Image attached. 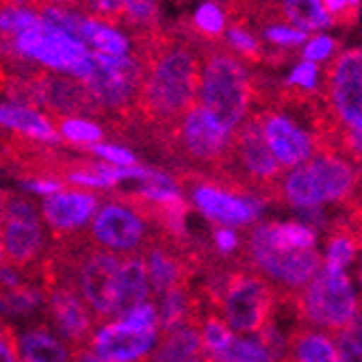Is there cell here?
<instances>
[{
	"instance_id": "cell-40",
	"label": "cell",
	"mask_w": 362,
	"mask_h": 362,
	"mask_svg": "<svg viewBox=\"0 0 362 362\" xmlns=\"http://www.w3.org/2000/svg\"><path fill=\"white\" fill-rule=\"evenodd\" d=\"M72 362H105V360L98 358L89 347H83V349H74L72 351Z\"/></svg>"
},
{
	"instance_id": "cell-28",
	"label": "cell",
	"mask_w": 362,
	"mask_h": 362,
	"mask_svg": "<svg viewBox=\"0 0 362 362\" xmlns=\"http://www.w3.org/2000/svg\"><path fill=\"white\" fill-rule=\"evenodd\" d=\"M59 139H65L76 146H93L103 144L105 128L85 117H50Z\"/></svg>"
},
{
	"instance_id": "cell-3",
	"label": "cell",
	"mask_w": 362,
	"mask_h": 362,
	"mask_svg": "<svg viewBox=\"0 0 362 362\" xmlns=\"http://www.w3.org/2000/svg\"><path fill=\"white\" fill-rule=\"evenodd\" d=\"M202 81L197 105L204 107L230 135L252 113L256 103L254 78L245 63L230 52L221 42H200Z\"/></svg>"
},
{
	"instance_id": "cell-47",
	"label": "cell",
	"mask_w": 362,
	"mask_h": 362,
	"mask_svg": "<svg viewBox=\"0 0 362 362\" xmlns=\"http://www.w3.org/2000/svg\"><path fill=\"white\" fill-rule=\"evenodd\" d=\"M204 362H217V360H213V358H206V356H204Z\"/></svg>"
},
{
	"instance_id": "cell-21",
	"label": "cell",
	"mask_w": 362,
	"mask_h": 362,
	"mask_svg": "<svg viewBox=\"0 0 362 362\" xmlns=\"http://www.w3.org/2000/svg\"><path fill=\"white\" fill-rule=\"evenodd\" d=\"M20 362H72V349L50 327L33 325L18 337Z\"/></svg>"
},
{
	"instance_id": "cell-30",
	"label": "cell",
	"mask_w": 362,
	"mask_h": 362,
	"mask_svg": "<svg viewBox=\"0 0 362 362\" xmlns=\"http://www.w3.org/2000/svg\"><path fill=\"white\" fill-rule=\"evenodd\" d=\"M200 337H202L204 356H217L226 351L228 345L235 339L233 330L226 325V321L213 310L200 317Z\"/></svg>"
},
{
	"instance_id": "cell-9",
	"label": "cell",
	"mask_w": 362,
	"mask_h": 362,
	"mask_svg": "<svg viewBox=\"0 0 362 362\" xmlns=\"http://www.w3.org/2000/svg\"><path fill=\"white\" fill-rule=\"evenodd\" d=\"M156 235L158 230L133 197L100 204L85 230L91 245L117 256L141 254Z\"/></svg>"
},
{
	"instance_id": "cell-23",
	"label": "cell",
	"mask_w": 362,
	"mask_h": 362,
	"mask_svg": "<svg viewBox=\"0 0 362 362\" xmlns=\"http://www.w3.org/2000/svg\"><path fill=\"white\" fill-rule=\"evenodd\" d=\"M286 356L293 362H341L332 337L302 323L288 334Z\"/></svg>"
},
{
	"instance_id": "cell-13",
	"label": "cell",
	"mask_w": 362,
	"mask_h": 362,
	"mask_svg": "<svg viewBox=\"0 0 362 362\" xmlns=\"http://www.w3.org/2000/svg\"><path fill=\"white\" fill-rule=\"evenodd\" d=\"M252 111L258 117L262 137L284 172L302 165L317 152L315 137L286 111L274 107H254Z\"/></svg>"
},
{
	"instance_id": "cell-41",
	"label": "cell",
	"mask_w": 362,
	"mask_h": 362,
	"mask_svg": "<svg viewBox=\"0 0 362 362\" xmlns=\"http://www.w3.org/2000/svg\"><path fill=\"white\" fill-rule=\"evenodd\" d=\"M354 278H356V284H358V295H356V300H358V313H362V252L358 254V262H356V272H354Z\"/></svg>"
},
{
	"instance_id": "cell-32",
	"label": "cell",
	"mask_w": 362,
	"mask_h": 362,
	"mask_svg": "<svg viewBox=\"0 0 362 362\" xmlns=\"http://www.w3.org/2000/svg\"><path fill=\"white\" fill-rule=\"evenodd\" d=\"M76 11H81L85 18L105 22V24L117 28V26H122L124 0H83Z\"/></svg>"
},
{
	"instance_id": "cell-33",
	"label": "cell",
	"mask_w": 362,
	"mask_h": 362,
	"mask_svg": "<svg viewBox=\"0 0 362 362\" xmlns=\"http://www.w3.org/2000/svg\"><path fill=\"white\" fill-rule=\"evenodd\" d=\"M321 7L330 20V26H354L360 18L362 0H321Z\"/></svg>"
},
{
	"instance_id": "cell-43",
	"label": "cell",
	"mask_w": 362,
	"mask_h": 362,
	"mask_svg": "<svg viewBox=\"0 0 362 362\" xmlns=\"http://www.w3.org/2000/svg\"><path fill=\"white\" fill-rule=\"evenodd\" d=\"M9 197H11V193H7V191H0V226H3V221H5V215H7Z\"/></svg>"
},
{
	"instance_id": "cell-25",
	"label": "cell",
	"mask_w": 362,
	"mask_h": 362,
	"mask_svg": "<svg viewBox=\"0 0 362 362\" xmlns=\"http://www.w3.org/2000/svg\"><path fill=\"white\" fill-rule=\"evenodd\" d=\"M267 239L280 250H315L317 235L315 230L300 221H267L262 223Z\"/></svg>"
},
{
	"instance_id": "cell-20",
	"label": "cell",
	"mask_w": 362,
	"mask_h": 362,
	"mask_svg": "<svg viewBox=\"0 0 362 362\" xmlns=\"http://www.w3.org/2000/svg\"><path fill=\"white\" fill-rule=\"evenodd\" d=\"M156 327L158 334L172 332L176 327L185 323L200 321L202 313L197 308V302L193 298V293L187 286H176L163 295H156Z\"/></svg>"
},
{
	"instance_id": "cell-31",
	"label": "cell",
	"mask_w": 362,
	"mask_h": 362,
	"mask_svg": "<svg viewBox=\"0 0 362 362\" xmlns=\"http://www.w3.org/2000/svg\"><path fill=\"white\" fill-rule=\"evenodd\" d=\"M341 362H362V313H356L354 321L332 337Z\"/></svg>"
},
{
	"instance_id": "cell-38",
	"label": "cell",
	"mask_w": 362,
	"mask_h": 362,
	"mask_svg": "<svg viewBox=\"0 0 362 362\" xmlns=\"http://www.w3.org/2000/svg\"><path fill=\"white\" fill-rule=\"evenodd\" d=\"M213 247L219 256L230 258V254L239 252L241 239L233 228H215L213 230Z\"/></svg>"
},
{
	"instance_id": "cell-12",
	"label": "cell",
	"mask_w": 362,
	"mask_h": 362,
	"mask_svg": "<svg viewBox=\"0 0 362 362\" xmlns=\"http://www.w3.org/2000/svg\"><path fill=\"white\" fill-rule=\"evenodd\" d=\"M191 202L215 228H252L260 215L262 202L250 195H241L221 185L200 178L191 182Z\"/></svg>"
},
{
	"instance_id": "cell-29",
	"label": "cell",
	"mask_w": 362,
	"mask_h": 362,
	"mask_svg": "<svg viewBox=\"0 0 362 362\" xmlns=\"http://www.w3.org/2000/svg\"><path fill=\"white\" fill-rule=\"evenodd\" d=\"M213 358L217 362H280L265 345L260 343V339L256 334L252 337H237L233 339V343L228 345L226 351L217 354V356H206Z\"/></svg>"
},
{
	"instance_id": "cell-36",
	"label": "cell",
	"mask_w": 362,
	"mask_h": 362,
	"mask_svg": "<svg viewBox=\"0 0 362 362\" xmlns=\"http://www.w3.org/2000/svg\"><path fill=\"white\" fill-rule=\"evenodd\" d=\"M117 321H122L124 325L133 327V330H139V332H154V330H158V327H156V308H154V302H146V304L135 306L133 310H128Z\"/></svg>"
},
{
	"instance_id": "cell-4",
	"label": "cell",
	"mask_w": 362,
	"mask_h": 362,
	"mask_svg": "<svg viewBox=\"0 0 362 362\" xmlns=\"http://www.w3.org/2000/svg\"><path fill=\"white\" fill-rule=\"evenodd\" d=\"M360 180L356 163L339 152L317 150L306 163L288 170L278 187L276 202L315 211L323 204L349 206Z\"/></svg>"
},
{
	"instance_id": "cell-7",
	"label": "cell",
	"mask_w": 362,
	"mask_h": 362,
	"mask_svg": "<svg viewBox=\"0 0 362 362\" xmlns=\"http://www.w3.org/2000/svg\"><path fill=\"white\" fill-rule=\"evenodd\" d=\"M158 144L193 170L204 172L209 180L226 172L233 154V135L200 105H193L168 135L158 137Z\"/></svg>"
},
{
	"instance_id": "cell-8",
	"label": "cell",
	"mask_w": 362,
	"mask_h": 362,
	"mask_svg": "<svg viewBox=\"0 0 362 362\" xmlns=\"http://www.w3.org/2000/svg\"><path fill=\"white\" fill-rule=\"evenodd\" d=\"M291 306L298 310L302 325L330 337L347 327L358 313V300L347 272H337L327 265H321Z\"/></svg>"
},
{
	"instance_id": "cell-1",
	"label": "cell",
	"mask_w": 362,
	"mask_h": 362,
	"mask_svg": "<svg viewBox=\"0 0 362 362\" xmlns=\"http://www.w3.org/2000/svg\"><path fill=\"white\" fill-rule=\"evenodd\" d=\"M133 57L141 65V81L133 109V126L158 139L197 105L202 81L200 42L182 28H158L130 35Z\"/></svg>"
},
{
	"instance_id": "cell-5",
	"label": "cell",
	"mask_w": 362,
	"mask_h": 362,
	"mask_svg": "<svg viewBox=\"0 0 362 362\" xmlns=\"http://www.w3.org/2000/svg\"><path fill=\"white\" fill-rule=\"evenodd\" d=\"M319 95L323 113L315 126L317 150L334 152L339 135L362 124V46L345 50L327 63Z\"/></svg>"
},
{
	"instance_id": "cell-15",
	"label": "cell",
	"mask_w": 362,
	"mask_h": 362,
	"mask_svg": "<svg viewBox=\"0 0 362 362\" xmlns=\"http://www.w3.org/2000/svg\"><path fill=\"white\" fill-rule=\"evenodd\" d=\"M35 85H37V107L46 109L50 117L103 115L100 107L91 98L87 87L72 76H61L42 70L35 76Z\"/></svg>"
},
{
	"instance_id": "cell-22",
	"label": "cell",
	"mask_w": 362,
	"mask_h": 362,
	"mask_svg": "<svg viewBox=\"0 0 362 362\" xmlns=\"http://www.w3.org/2000/svg\"><path fill=\"white\" fill-rule=\"evenodd\" d=\"M74 40H78L89 52L107 54V57H133L130 37H126L119 28L85 18V16L81 18L76 26Z\"/></svg>"
},
{
	"instance_id": "cell-11",
	"label": "cell",
	"mask_w": 362,
	"mask_h": 362,
	"mask_svg": "<svg viewBox=\"0 0 362 362\" xmlns=\"http://www.w3.org/2000/svg\"><path fill=\"white\" fill-rule=\"evenodd\" d=\"M42 288L44 306L54 327V334L65 345H72V351L87 347L98 323L78 291L65 278L50 274H42Z\"/></svg>"
},
{
	"instance_id": "cell-6",
	"label": "cell",
	"mask_w": 362,
	"mask_h": 362,
	"mask_svg": "<svg viewBox=\"0 0 362 362\" xmlns=\"http://www.w3.org/2000/svg\"><path fill=\"white\" fill-rule=\"evenodd\" d=\"M237 262L265 278L278 291L280 302L293 304L321 269L323 258L317 250H280L267 239L262 223H254L241 241Z\"/></svg>"
},
{
	"instance_id": "cell-42",
	"label": "cell",
	"mask_w": 362,
	"mask_h": 362,
	"mask_svg": "<svg viewBox=\"0 0 362 362\" xmlns=\"http://www.w3.org/2000/svg\"><path fill=\"white\" fill-rule=\"evenodd\" d=\"M81 3H83V0H42V5H54V7H65V9H78Z\"/></svg>"
},
{
	"instance_id": "cell-17",
	"label": "cell",
	"mask_w": 362,
	"mask_h": 362,
	"mask_svg": "<svg viewBox=\"0 0 362 362\" xmlns=\"http://www.w3.org/2000/svg\"><path fill=\"white\" fill-rule=\"evenodd\" d=\"M152 288L146 269V260L141 254L122 256L119 280H117V304H115V321L122 319L128 310L139 304L150 302Z\"/></svg>"
},
{
	"instance_id": "cell-10",
	"label": "cell",
	"mask_w": 362,
	"mask_h": 362,
	"mask_svg": "<svg viewBox=\"0 0 362 362\" xmlns=\"http://www.w3.org/2000/svg\"><path fill=\"white\" fill-rule=\"evenodd\" d=\"M0 245L5 252V265L30 272L46 252V235L40 211L22 195L9 197L5 221L0 226Z\"/></svg>"
},
{
	"instance_id": "cell-18",
	"label": "cell",
	"mask_w": 362,
	"mask_h": 362,
	"mask_svg": "<svg viewBox=\"0 0 362 362\" xmlns=\"http://www.w3.org/2000/svg\"><path fill=\"white\" fill-rule=\"evenodd\" d=\"M0 126L9 133L24 137L28 141H59L54 124L48 115L37 109L13 105V103H0Z\"/></svg>"
},
{
	"instance_id": "cell-2",
	"label": "cell",
	"mask_w": 362,
	"mask_h": 362,
	"mask_svg": "<svg viewBox=\"0 0 362 362\" xmlns=\"http://www.w3.org/2000/svg\"><path fill=\"white\" fill-rule=\"evenodd\" d=\"M209 298L233 334H258L276 317L280 304L278 291L258 274L239 262L211 267Z\"/></svg>"
},
{
	"instance_id": "cell-34",
	"label": "cell",
	"mask_w": 362,
	"mask_h": 362,
	"mask_svg": "<svg viewBox=\"0 0 362 362\" xmlns=\"http://www.w3.org/2000/svg\"><path fill=\"white\" fill-rule=\"evenodd\" d=\"M319 65L315 63H308V61H302L293 68V72L288 74L286 83L288 87H295V89H302V91H308V93H319Z\"/></svg>"
},
{
	"instance_id": "cell-27",
	"label": "cell",
	"mask_w": 362,
	"mask_h": 362,
	"mask_svg": "<svg viewBox=\"0 0 362 362\" xmlns=\"http://www.w3.org/2000/svg\"><path fill=\"white\" fill-rule=\"evenodd\" d=\"M122 26L128 28L130 35L154 33V30L163 28L158 3L156 0H124Z\"/></svg>"
},
{
	"instance_id": "cell-37",
	"label": "cell",
	"mask_w": 362,
	"mask_h": 362,
	"mask_svg": "<svg viewBox=\"0 0 362 362\" xmlns=\"http://www.w3.org/2000/svg\"><path fill=\"white\" fill-rule=\"evenodd\" d=\"M334 52H337V42H334L330 35H317V37H313V40L304 46L302 59L317 65L319 61L330 59Z\"/></svg>"
},
{
	"instance_id": "cell-46",
	"label": "cell",
	"mask_w": 362,
	"mask_h": 362,
	"mask_svg": "<svg viewBox=\"0 0 362 362\" xmlns=\"http://www.w3.org/2000/svg\"><path fill=\"white\" fill-rule=\"evenodd\" d=\"M280 362H293V360H291V358H288V356H284V358H282V360H280Z\"/></svg>"
},
{
	"instance_id": "cell-16",
	"label": "cell",
	"mask_w": 362,
	"mask_h": 362,
	"mask_svg": "<svg viewBox=\"0 0 362 362\" xmlns=\"http://www.w3.org/2000/svg\"><path fill=\"white\" fill-rule=\"evenodd\" d=\"M158 341V330L139 332L122 321L98 325L89 341V349L105 362H146Z\"/></svg>"
},
{
	"instance_id": "cell-14",
	"label": "cell",
	"mask_w": 362,
	"mask_h": 362,
	"mask_svg": "<svg viewBox=\"0 0 362 362\" xmlns=\"http://www.w3.org/2000/svg\"><path fill=\"white\" fill-rule=\"evenodd\" d=\"M100 209V197L87 189H61L46 195L42 202V217L52 230L54 239H65L85 233V228Z\"/></svg>"
},
{
	"instance_id": "cell-24",
	"label": "cell",
	"mask_w": 362,
	"mask_h": 362,
	"mask_svg": "<svg viewBox=\"0 0 362 362\" xmlns=\"http://www.w3.org/2000/svg\"><path fill=\"white\" fill-rule=\"evenodd\" d=\"M182 30L197 42L215 44L221 42L223 33L228 28V13L221 0H206V3L197 5V9L180 24Z\"/></svg>"
},
{
	"instance_id": "cell-39",
	"label": "cell",
	"mask_w": 362,
	"mask_h": 362,
	"mask_svg": "<svg viewBox=\"0 0 362 362\" xmlns=\"http://www.w3.org/2000/svg\"><path fill=\"white\" fill-rule=\"evenodd\" d=\"M0 362H20L18 356V334L13 327L0 319Z\"/></svg>"
},
{
	"instance_id": "cell-45",
	"label": "cell",
	"mask_w": 362,
	"mask_h": 362,
	"mask_svg": "<svg viewBox=\"0 0 362 362\" xmlns=\"http://www.w3.org/2000/svg\"><path fill=\"white\" fill-rule=\"evenodd\" d=\"M189 362H204V356H200V358H193V360H189Z\"/></svg>"
},
{
	"instance_id": "cell-26",
	"label": "cell",
	"mask_w": 362,
	"mask_h": 362,
	"mask_svg": "<svg viewBox=\"0 0 362 362\" xmlns=\"http://www.w3.org/2000/svg\"><path fill=\"white\" fill-rule=\"evenodd\" d=\"M221 44L230 48V52L237 54L243 63H265V48H262L260 40L256 37V33H252V28L243 22H230L221 37Z\"/></svg>"
},
{
	"instance_id": "cell-19",
	"label": "cell",
	"mask_w": 362,
	"mask_h": 362,
	"mask_svg": "<svg viewBox=\"0 0 362 362\" xmlns=\"http://www.w3.org/2000/svg\"><path fill=\"white\" fill-rule=\"evenodd\" d=\"M204 356L200 321L185 323L165 334H158V341L146 362H189Z\"/></svg>"
},
{
	"instance_id": "cell-35",
	"label": "cell",
	"mask_w": 362,
	"mask_h": 362,
	"mask_svg": "<svg viewBox=\"0 0 362 362\" xmlns=\"http://www.w3.org/2000/svg\"><path fill=\"white\" fill-rule=\"evenodd\" d=\"M87 152L93 156H100L107 165H113V168H133L137 163V156L133 152L122 146H113V144H93V146H87Z\"/></svg>"
},
{
	"instance_id": "cell-44",
	"label": "cell",
	"mask_w": 362,
	"mask_h": 362,
	"mask_svg": "<svg viewBox=\"0 0 362 362\" xmlns=\"http://www.w3.org/2000/svg\"><path fill=\"white\" fill-rule=\"evenodd\" d=\"M5 265V252H3V245H0V267Z\"/></svg>"
}]
</instances>
